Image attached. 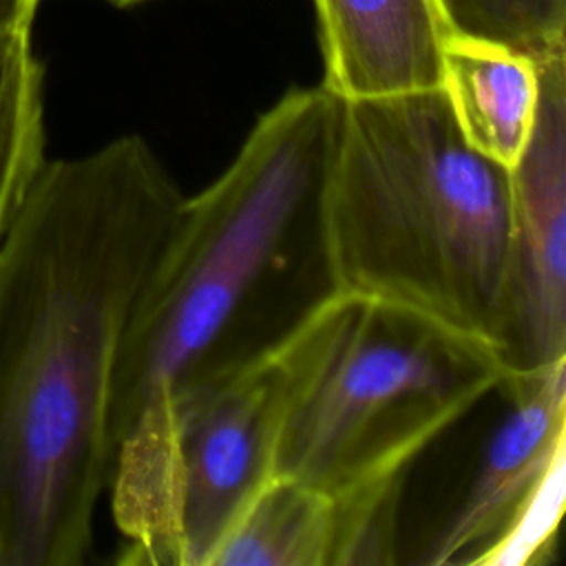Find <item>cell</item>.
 <instances>
[{
    "instance_id": "6da1fadb",
    "label": "cell",
    "mask_w": 566,
    "mask_h": 566,
    "mask_svg": "<svg viewBox=\"0 0 566 566\" xmlns=\"http://www.w3.org/2000/svg\"><path fill=\"white\" fill-rule=\"evenodd\" d=\"M186 195L139 135L46 159L0 241V566H80L113 389Z\"/></svg>"
},
{
    "instance_id": "7a4b0ae2",
    "label": "cell",
    "mask_w": 566,
    "mask_h": 566,
    "mask_svg": "<svg viewBox=\"0 0 566 566\" xmlns=\"http://www.w3.org/2000/svg\"><path fill=\"white\" fill-rule=\"evenodd\" d=\"M340 111L323 84L287 91L226 170L186 197L124 338L115 460L186 396L272 358L338 292L325 186Z\"/></svg>"
},
{
    "instance_id": "3957f363",
    "label": "cell",
    "mask_w": 566,
    "mask_h": 566,
    "mask_svg": "<svg viewBox=\"0 0 566 566\" xmlns=\"http://www.w3.org/2000/svg\"><path fill=\"white\" fill-rule=\"evenodd\" d=\"M325 221L338 290L411 307L500 349L511 175L464 142L440 86L343 99Z\"/></svg>"
},
{
    "instance_id": "277c9868",
    "label": "cell",
    "mask_w": 566,
    "mask_h": 566,
    "mask_svg": "<svg viewBox=\"0 0 566 566\" xmlns=\"http://www.w3.org/2000/svg\"><path fill=\"white\" fill-rule=\"evenodd\" d=\"M276 358L283 416L274 475L343 506L400 504L416 458L511 374L493 343L343 290Z\"/></svg>"
},
{
    "instance_id": "5b68a950",
    "label": "cell",
    "mask_w": 566,
    "mask_h": 566,
    "mask_svg": "<svg viewBox=\"0 0 566 566\" xmlns=\"http://www.w3.org/2000/svg\"><path fill=\"white\" fill-rule=\"evenodd\" d=\"M283 416L276 354L170 407L155 436L113 464L122 564L210 566L274 475Z\"/></svg>"
},
{
    "instance_id": "8992f818",
    "label": "cell",
    "mask_w": 566,
    "mask_h": 566,
    "mask_svg": "<svg viewBox=\"0 0 566 566\" xmlns=\"http://www.w3.org/2000/svg\"><path fill=\"white\" fill-rule=\"evenodd\" d=\"M497 391L506 407L413 564H528L555 537L564 509L566 363L511 371Z\"/></svg>"
},
{
    "instance_id": "52a82bcc",
    "label": "cell",
    "mask_w": 566,
    "mask_h": 566,
    "mask_svg": "<svg viewBox=\"0 0 566 566\" xmlns=\"http://www.w3.org/2000/svg\"><path fill=\"white\" fill-rule=\"evenodd\" d=\"M537 113L511 175L502 356L509 371L566 363V49L535 60Z\"/></svg>"
},
{
    "instance_id": "ba28073f",
    "label": "cell",
    "mask_w": 566,
    "mask_h": 566,
    "mask_svg": "<svg viewBox=\"0 0 566 566\" xmlns=\"http://www.w3.org/2000/svg\"><path fill=\"white\" fill-rule=\"evenodd\" d=\"M323 86L343 99L436 88L449 31L436 0H314Z\"/></svg>"
},
{
    "instance_id": "9c48e42d",
    "label": "cell",
    "mask_w": 566,
    "mask_h": 566,
    "mask_svg": "<svg viewBox=\"0 0 566 566\" xmlns=\"http://www.w3.org/2000/svg\"><path fill=\"white\" fill-rule=\"evenodd\" d=\"M438 86L464 142L511 172L537 113L535 60L497 42L447 31Z\"/></svg>"
},
{
    "instance_id": "30bf717a",
    "label": "cell",
    "mask_w": 566,
    "mask_h": 566,
    "mask_svg": "<svg viewBox=\"0 0 566 566\" xmlns=\"http://www.w3.org/2000/svg\"><path fill=\"white\" fill-rule=\"evenodd\" d=\"M334 542V500L294 478L272 475L210 566H332Z\"/></svg>"
},
{
    "instance_id": "8fae6325",
    "label": "cell",
    "mask_w": 566,
    "mask_h": 566,
    "mask_svg": "<svg viewBox=\"0 0 566 566\" xmlns=\"http://www.w3.org/2000/svg\"><path fill=\"white\" fill-rule=\"evenodd\" d=\"M42 86L31 31L0 38V241L46 161Z\"/></svg>"
},
{
    "instance_id": "7c38bea8",
    "label": "cell",
    "mask_w": 566,
    "mask_h": 566,
    "mask_svg": "<svg viewBox=\"0 0 566 566\" xmlns=\"http://www.w3.org/2000/svg\"><path fill=\"white\" fill-rule=\"evenodd\" d=\"M453 33L497 42L533 60L566 49V0H436Z\"/></svg>"
},
{
    "instance_id": "4fadbf2b",
    "label": "cell",
    "mask_w": 566,
    "mask_h": 566,
    "mask_svg": "<svg viewBox=\"0 0 566 566\" xmlns=\"http://www.w3.org/2000/svg\"><path fill=\"white\" fill-rule=\"evenodd\" d=\"M38 2L40 0H0V38L31 31Z\"/></svg>"
},
{
    "instance_id": "5bb4252c",
    "label": "cell",
    "mask_w": 566,
    "mask_h": 566,
    "mask_svg": "<svg viewBox=\"0 0 566 566\" xmlns=\"http://www.w3.org/2000/svg\"><path fill=\"white\" fill-rule=\"evenodd\" d=\"M104 2H108V4H113V7H119V9H126V7H133V4L144 2V0H104Z\"/></svg>"
}]
</instances>
